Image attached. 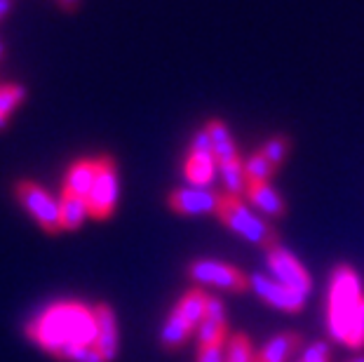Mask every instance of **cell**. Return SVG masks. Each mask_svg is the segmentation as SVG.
<instances>
[{
    "label": "cell",
    "mask_w": 364,
    "mask_h": 362,
    "mask_svg": "<svg viewBox=\"0 0 364 362\" xmlns=\"http://www.w3.org/2000/svg\"><path fill=\"white\" fill-rule=\"evenodd\" d=\"M26 334L45 353H50V356L59 360H68L78 348L95 346V306L90 308L80 302L52 304L33 322H28Z\"/></svg>",
    "instance_id": "6da1fadb"
},
{
    "label": "cell",
    "mask_w": 364,
    "mask_h": 362,
    "mask_svg": "<svg viewBox=\"0 0 364 362\" xmlns=\"http://www.w3.org/2000/svg\"><path fill=\"white\" fill-rule=\"evenodd\" d=\"M362 304V284L360 275L348 264H341L331 273L329 282V302H327V327L334 341L346 344L348 327H350L353 313Z\"/></svg>",
    "instance_id": "7a4b0ae2"
},
{
    "label": "cell",
    "mask_w": 364,
    "mask_h": 362,
    "mask_svg": "<svg viewBox=\"0 0 364 362\" xmlns=\"http://www.w3.org/2000/svg\"><path fill=\"white\" fill-rule=\"evenodd\" d=\"M216 217L223 221V226L233 230L242 240L257 245V247H273L277 245V230L261 217L257 210H252L250 203H245L242 198L223 193L219 200V210Z\"/></svg>",
    "instance_id": "3957f363"
},
{
    "label": "cell",
    "mask_w": 364,
    "mask_h": 362,
    "mask_svg": "<svg viewBox=\"0 0 364 362\" xmlns=\"http://www.w3.org/2000/svg\"><path fill=\"white\" fill-rule=\"evenodd\" d=\"M118 198H120L118 163H115L111 156H99L95 183H92V191L87 196L90 219H95V221L111 219L115 207H118Z\"/></svg>",
    "instance_id": "277c9868"
},
{
    "label": "cell",
    "mask_w": 364,
    "mask_h": 362,
    "mask_svg": "<svg viewBox=\"0 0 364 362\" xmlns=\"http://www.w3.org/2000/svg\"><path fill=\"white\" fill-rule=\"evenodd\" d=\"M14 196H17L19 205L24 207L26 214L41 226L45 233L57 235L61 230L59 219V198H54L50 191H45L41 183L36 181H19L14 186Z\"/></svg>",
    "instance_id": "5b68a950"
},
{
    "label": "cell",
    "mask_w": 364,
    "mask_h": 362,
    "mask_svg": "<svg viewBox=\"0 0 364 362\" xmlns=\"http://www.w3.org/2000/svg\"><path fill=\"white\" fill-rule=\"evenodd\" d=\"M188 278L198 284H212L223 292H242L250 289V275H245L237 266H230L226 261L216 259H196L186 268Z\"/></svg>",
    "instance_id": "8992f818"
},
{
    "label": "cell",
    "mask_w": 364,
    "mask_h": 362,
    "mask_svg": "<svg viewBox=\"0 0 364 362\" xmlns=\"http://www.w3.org/2000/svg\"><path fill=\"white\" fill-rule=\"evenodd\" d=\"M266 266H268V273L273 275L275 280H280L289 289L299 292L301 297L308 299V294L313 292L311 273H308L306 266L301 264L289 250L282 247L280 243L266 250Z\"/></svg>",
    "instance_id": "52a82bcc"
},
{
    "label": "cell",
    "mask_w": 364,
    "mask_h": 362,
    "mask_svg": "<svg viewBox=\"0 0 364 362\" xmlns=\"http://www.w3.org/2000/svg\"><path fill=\"white\" fill-rule=\"evenodd\" d=\"M250 289L257 297H261L268 306H273L282 313H301L306 306V297H301L299 292L289 289L287 284H282L280 280H275L273 275H266V273H252Z\"/></svg>",
    "instance_id": "ba28073f"
},
{
    "label": "cell",
    "mask_w": 364,
    "mask_h": 362,
    "mask_svg": "<svg viewBox=\"0 0 364 362\" xmlns=\"http://www.w3.org/2000/svg\"><path fill=\"white\" fill-rule=\"evenodd\" d=\"M221 196L212 188H174L167 196L169 210L183 217H200V214H216Z\"/></svg>",
    "instance_id": "9c48e42d"
},
{
    "label": "cell",
    "mask_w": 364,
    "mask_h": 362,
    "mask_svg": "<svg viewBox=\"0 0 364 362\" xmlns=\"http://www.w3.org/2000/svg\"><path fill=\"white\" fill-rule=\"evenodd\" d=\"M95 318H97L95 348L104 362H113L120 351V332H118V318H115V311L108 304H97Z\"/></svg>",
    "instance_id": "30bf717a"
},
{
    "label": "cell",
    "mask_w": 364,
    "mask_h": 362,
    "mask_svg": "<svg viewBox=\"0 0 364 362\" xmlns=\"http://www.w3.org/2000/svg\"><path fill=\"white\" fill-rule=\"evenodd\" d=\"M247 203H250L254 210H257L261 217H270V219H282L287 214V203L284 198L277 193L275 186H270V181H261V183H247Z\"/></svg>",
    "instance_id": "8fae6325"
},
{
    "label": "cell",
    "mask_w": 364,
    "mask_h": 362,
    "mask_svg": "<svg viewBox=\"0 0 364 362\" xmlns=\"http://www.w3.org/2000/svg\"><path fill=\"white\" fill-rule=\"evenodd\" d=\"M216 169H219V163H216L214 153H191L188 151L186 163H183V176L191 186L209 188L216 179Z\"/></svg>",
    "instance_id": "7c38bea8"
},
{
    "label": "cell",
    "mask_w": 364,
    "mask_h": 362,
    "mask_svg": "<svg viewBox=\"0 0 364 362\" xmlns=\"http://www.w3.org/2000/svg\"><path fill=\"white\" fill-rule=\"evenodd\" d=\"M299 332H280L268 339L259 351H254V362H287L301 346Z\"/></svg>",
    "instance_id": "4fadbf2b"
},
{
    "label": "cell",
    "mask_w": 364,
    "mask_h": 362,
    "mask_svg": "<svg viewBox=\"0 0 364 362\" xmlns=\"http://www.w3.org/2000/svg\"><path fill=\"white\" fill-rule=\"evenodd\" d=\"M95 174H97V158H80L66 169L64 176V188L68 193H75L80 198H87L92 191V183H95Z\"/></svg>",
    "instance_id": "5bb4252c"
},
{
    "label": "cell",
    "mask_w": 364,
    "mask_h": 362,
    "mask_svg": "<svg viewBox=\"0 0 364 362\" xmlns=\"http://www.w3.org/2000/svg\"><path fill=\"white\" fill-rule=\"evenodd\" d=\"M207 134L212 139V149H214V156H216V163H233V160H240V151H237V144L230 134L228 125L219 118H212L207 120Z\"/></svg>",
    "instance_id": "9a60e30c"
},
{
    "label": "cell",
    "mask_w": 364,
    "mask_h": 362,
    "mask_svg": "<svg viewBox=\"0 0 364 362\" xmlns=\"http://www.w3.org/2000/svg\"><path fill=\"white\" fill-rule=\"evenodd\" d=\"M59 219H61V230H78L82 223L90 219L87 198H80L75 193H68V191H61Z\"/></svg>",
    "instance_id": "2e32d148"
},
{
    "label": "cell",
    "mask_w": 364,
    "mask_h": 362,
    "mask_svg": "<svg viewBox=\"0 0 364 362\" xmlns=\"http://www.w3.org/2000/svg\"><path fill=\"white\" fill-rule=\"evenodd\" d=\"M191 332H193V329L181 315L179 306H174L172 311H169V315H167L165 325H162V329H160V346L165 351H169V353L179 351L181 346L186 344V339L191 336Z\"/></svg>",
    "instance_id": "e0dca14e"
},
{
    "label": "cell",
    "mask_w": 364,
    "mask_h": 362,
    "mask_svg": "<svg viewBox=\"0 0 364 362\" xmlns=\"http://www.w3.org/2000/svg\"><path fill=\"white\" fill-rule=\"evenodd\" d=\"M205 304H207V294L200 287L188 289L179 302H176V306H179L181 315L191 325L193 332H196V329L200 327V322L205 320Z\"/></svg>",
    "instance_id": "ac0fdd59"
},
{
    "label": "cell",
    "mask_w": 364,
    "mask_h": 362,
    "mask_svg": "<svg viewBox=\"0 0 364 362\" xmlns=\"http://www.w3.org/2000/svg\"><path fill=\"white\" fill-rule=\"evenodd\" d=\"M219 176L228 196H245L247 191V176H245V163L233 160V163H219Z\"/></svg>",
    "instance_id": "d6986e66"
},
{
    "label": "cell",
    "mask_w": 364,
    "mask_h": 362,
    "mask_svg": "<svg viewBox=\"0 0 364 362\" xmlns=\"http://www.w3.org/2000/svg\"><path fill=\"white\" fill-rule=\"evenodd\" d=\"M198 332V348L203 346H223L228 336V320H203Z\"/></svg>",
    "instance_id": "ffe728a7"
},
{
    "label": "cell",
    "mask_w": 364,
    "mask_h": 362,
    "mask_svg": "<svg viewBox=\"0 0 364 362\" xmlns=\"http://www.w3.org/2000/svg\"><path fill=\"white\" fill-rule=\"evenodd\" d=\"M289 151H291V142H289V137H284V134L270 137V139L263 142L261 149H259L261 156L266 158L273 167H280L287 160V156H289Z\"/></svg>",
    "instance_id": "44dd1931"
},
{
    "label": "cell",
    "mask_w": 364,
    "mask_h": 362,
    "mask_svg": "<svg viewBox=\"0 0 364 362\" xmlns=\"http://www.w3.org/2000/svg\"><path fill=\"white\" fill-rule=\"evenodd\" d=\"M277 172V167H273L268 163L266 158L261 156L257 151L254 156L247 158L245 163V176H247V183H261V181H270L273 179V174Z\"/></svg>",
    "instance_id": "7402d4cb"
},
{
    "label": "cell",
    "mask_w": 364,
    "mask_h": 362,
    "mask_svg": "<svg viewBox=\"0 0 364 362\" xmlns=\"http://www.w3.org/2000/svg\"><path fill=\"white\" fill-rule=\"evenodd\" d=\"M226 362H254V346L245 332H237L228 339Z\"/></svg>",
    "instance_id": "603a6c76"
},
{
    "label": "cell",
    "mask_w": 364,
    "mask_h": 362,
    "mask_svg": "<svg viewBox=\"0 0 364 362\" xmlns=\"http://www.w3.org/2000/svg\"><path fill=\"white\" fill-rule=\"evenodd\" d=\"M26 99L24 85H0V115L10 118L12 111H17V106Z\"/></svg>",
    "instance_id": "cb8c5ba5"
},
{
    "label": "cell",
    "mask_w": 364,
    "mask_h": 362,
    "mask_svg": "<svg viewBox=\"0 0 364 362\" xmlns=\"http://www.w3.org/2000/svg\"><path fill=\"white\" fill-rule=\"evenodd\" d=\"M343 346H348V348H362L364 346V299L358 306V311L353 313L350 327H348V336H346Z\"/></svg>",
    "instance_id": "d4e9b609"
},
{
    "label": "cell",
    "mask_w": 364,
    "mask_h": 362,
    "mask_svg": "<svg viewBox=\"0 0 364 362\" xmlns=\"http://www.w3.org/2000/svg\"><path fill=\"white\" fill-rule=\"evenodd\" d=\"M329 356H331V348L327 341H315L313 346H308L304 351V356H301L299 362H329Z\"/></svg>",
    "instance_id": "484cf974"
},
{
    "label": "cell",
    "mask_w": 364,
    "mask_h": 362,
    "mask_svg": "<svg viewBox=\"0 0 364 362\" xmlns=\"http://www.w3.org/2000/svg\"><path fill=\"white\" fill-rule=\"evenodd\" d=\"M205 318L207 320H226V306L219 297L207 294V304H205Z\"/></svg>",
    "instance_id": "4316f807"
},
{
    "label": "cell",
    "mask_w": 364,
    "mask_h": 362,
    "mask_svg": "<svg viewBox=\"0 0 364 362\" xmlns=\"http://www.w3.org/2000/svg\"><path fill=\"white\" fill-rule=\"evenodd\" d=\"M196 362H226V351L223 346H203L198 348Z\"/></svg>",
    "instance_id": "83f0119b"
},
{
    "label": "cell",
    "mask_w": 364,
    "mask_h": 362,
    "mask_svg": "<svg viewBox=\"0 0 364 362\" xmlns=\"http://www.w3.org/2000/svg\"><path fill=\"white\" fill-rule=\"evenodd\" d=\"M188 151H191V153H214V149H212V139H209V134H207V129H205V127H203V129H198V132L193 134Z\"/></svg>",
    "instance_id": "f1b7e54d"
},
{
    "label": "cell",
    "mask_w": 364,
    "mask_h": 362,
    "mask_svg": "<svg viewBox=\"0 0 364 362\" xmlns=\"http://www.w3.org/2000/svg\"><path fill=\"white\" fill-rule=\"evenodd\" d=\"M57 3L64 12H75L80 7V0H57Z\"/></svg>",
    "instance_id": "f546056e"
},
{
    "label": "cell",
    "mask_w": 364,
    "mask_h": 362,
    "mask_svg": "<svg viewBox=\"0 0 364 362\" xmlns=\"http://www.w3.org/2000/svg\"><path fill=\"white\" fill-rule=\"evenodd\" d=\"M12 0H0V19H5L7 14H10V10H12Z\"/></svg>",
    "instance_id": "4dcf8cb0"
},
{
    "label": "cell",
    "mask_w": 364,
    "mask_h": 362,
    "mask_svg": "<svg viewBox=\"0 0 364 362\" xmlns=\"http://www.w3.org/2000/svg\"><path fill=\"white\" fill-rule=\"evenodd\" d=\"M348 362H364V353H360V356H355V358H350Z\"/></svg>",
    "instance_id": "1f68e13d"
},
{
    "label": "cell",
    "mask_w": 364,
    "mask_h": 362,
    "mask_svg": "<svg viewBox=\"0 0 364 362\" xmlns=\"http://www.w3.org/2000/svg\"><path fill=\"white\" fill-rule=\"evenodd\" d=\"M7 125V118H5V115H0V129H3Z\"/></svg>",
    "instance_id": "d6a6232c"
},
{
    "label": "cell",
    "mask_w": 364,
    "mask_h": 362,
    "mask_svg": "<svg viewBox=\"0 0 364 362\" xmlns=\"http://www.w3.org/2000/svg\"><path fill=\"white\" fill-rule=\"evenodd\" d=\"M3 55H5V48H3V43H0V59H3Z\"/></svg>",
    "instance_id": "836d02e7"
}]
</instances>
